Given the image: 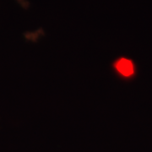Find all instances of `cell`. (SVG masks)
Segmentation results:
<instances>
[{
	"mask_svg": "<svg viewBox=\"0 0 152 152\" xmlns=\"http://www.w3.org/2000/svg\"><path fill=\"white\" fill-rule=\"evenodd\" d=\"M115 69L122 75L129 77L134 74V64L130 60L127 58H120L115 64Z\"/></svg>",
	"mask_w": 152,
	"mask_h": 152,
	"instance_id": "1",
	"label": "cell"
}]
</instances>
